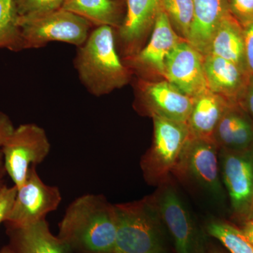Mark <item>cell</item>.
I'll list each match as a JSON object with an SVG mask.
<instances>
[{
  "label": "cell",
  "mask_w": 253,
  "mask_h": 253,
  "mask_svg": "<svg viewBox=\"0 0 253 253\" xmlns=\"http://www.w3.org/2000/svg\"><path fill=\"white\" fill-rule=\"evenodd\" d=\"M116 234L115 205L103 195L88 194L66 208L57 236L73 253H114Z\"/></svg>",
  "instance_id": "obj_1"
},
{
  "label": "cell",
  "mask_w": 253,
  "mask_h": 253,
  "mask_svg": "<svg viewBox=\"0 0 253 253\" xmlns=\"http://www.w3.org/2000/svg\"><path fill=\"white\" fill-rule=\"evenodd\" d=\"M76 48L73 66L89 94L104 96L130 81L131 71L120 57L112 27L93 28L85 42Z\"/></svg>",
  "instance_id": "obj_2"
},
{
  "label": "cell",
  "mask_w": 253,
  "mask_h": 253,
  "mask_svg": "<svg viewBox=\"0 0 253 253\" xmlns=\"http://www.w3.org/2000/svg\"><path fill=\"white\" fill-rule=\"evenodd\" d=\"M114 253H167L161 215L154 198L115 205Z\"/></svg>",
  "instance_id": "obj_3"
},
{
  "label": "cell",
  "mask_w": 253,
  "mask_h": 253,
  "mask_svg": "<svg viewBox=\"0 0 253 253\" xmlns=\"http://www.w3.org/2000/svg\"><path fill=\"white\" fill-rule=\"evenodd\" d=\"M22 49H40L53 42L82 45L93 27L78 15L61 9L38 14L19 16Z\"/></svg>",
  "instance_id": "obj_4"
},
{
  "label": "cell",
  "mask_w": 253,
  "mask_h": 253,
  "mask_svg": "<svg viewBox=\"0 0 253 253\" xmlns=\"http://www.w3.org/2000/svg\"><path fill=\"white\" fill-rule=\"evenodd\" d=\"M152 118L154 139L141 158L140 166L145 180L150 184L161 185L174 172L191 135L186 123L157 116Z\"/></svg>",
  "instance_id": "obj_5"
},
{
  "label": "cell",
  "mask_w": 253,
  "mask_h": 253,
  "mask_svg": "<svg viewBox=\"0 0 253 253\" xmlns=\"http://www.w3.org/2000/svg\"><path fill=\"white\" fill-rule=\"evenodd\" d=\"M50 151L51 143L44 128L35 123L14 127L0 151L6 173L17 189L24 184L31 166L41 164Z\"/></svg>",
  "instance_id": "obj_6"
},
{
  "label": "cell",
  "mask_w": 253,
  "mask_h": 253,
  "mask_svg": "<svg viewBox=\"0 0 253 253\" xmlns=\"http://www.w3.org/2000/svg\"><path fill=\"white\" fill-rule=\"evenodd\" d=\"M219 149L211 139L190 136L173 174L196 184L214 197L223 195Z\"/></svg>",
  "instance_id": "obj_7"
},
{
  "label": "cell",
  "mask_w": 253,
  "mask_h": 253,
  "mask_svg": "<svg viewBox=\"0 0 253 253\" xmlns=\"http://www.w3.org/2000/svg\"><path fill=\"white\" fill-rule=\"evenodd\" d=\"M62 201L57 186L46 184L31 166L24 184L17 189L14 204L4 224L6 227H21L46 219Z\"/></svg>",
  "instance_id": "obj_8"
},
{
  "label": "cell",
  "mask_w": 253,
  "mask_h": 253,
  "mask_svg": "<svg viewBox=\"0 0 253 253\" xmlns=\"http://www.w3.org/2000/svg\"><path fill=\"white\" fill-rule=\"evenodd\" d=\"M221 181L230 199L231 211L240 222L253 214V150L219 149Z\"/></svg>",
  "instance_id": "obj_9"
},
{
  "label": "cell",
  "mask_w": 253,
  "mask_h": 253,
  "mask_svg": "<svg viewBox=\"0 0 253 253\" xmlns=\"http://www.w3.org/2000/svg\"><path fill=\"white\" fill-rule=\"evenodd\" d=\"M160 186L153 198L176 253H203L197 227L184 201L168 181Z\"/></svg>",
  "instance_id": "obj_10"
},
{
  "label": "cell",
  "mask_w": 253,
  "mask_h": 253,
  "mask_svg": "<svg viewBox=\"0 0 253 253\" xmlns=\"http://www.w3.org/2000/svg\"><path fill=\"white\" fill-rule=\"evenodd\" d=\"M137 94L136 107L140 112L176 122L187 123L194 103V98L168 81L141 79L137 84Z\"/></svg>",
  "instance_id": "obj_11"
},
{
  "label": "cell",
  "mask_w": 253,
  "mask_h": 253,
  "mask_svg": "<svg viewBox=\"0 0 253 253\" xmlns=\"http://www.w3.org/2000/svg\"><path fill=\"white\" fill-rule=\"evenodd\" d=\"M148 44L137 54L123 61L126 67L139 76L151 73L163 76L168 56L180 42L184 41L174 31L162 9L158 12Z\"/></svg>",
  "instance_id": "obj_12"
},
{
  "label": "cell",
  "mask_w": 253,
  "mask_h": 253,
  "mask_svg": "<svg viewBox=\"0 0 253 253\" xmlns=\"http://www.w3.org/2000/svg\"><path fill=\"white\" fill-rule=\"evenodd\" d=\"M204 61V55L182 41L168 56L163 76L184 94L196 98L208 89Z\"/></svg>",
  "instance_id": "obj_13"
},
{
  "label": "cell",
  "mask_w": 253,
  "mask_h": 253,
  "mask_svg": "<svg viewBox=\"0 0 253 253\" xmlns=\"http://www.w3.org/2000/svg\"><path fill=\"white\" fill-rule=\"evenodd\" d=\"M163 0H126V14L118 29V38L126 59L141 49L146 33L154 26Z\"/></svg>",
  "instance_id": "obj_14"
},
{
  "label": "cell",
  "mask_w": 253,
  "mask_h": 253,
  "mask_svg": "<svg viewBox=\"0 0 253 253\" xmlns=\"http://www.w3.org/2000/svg\"><path fill=\"white\" fill-rule=\"evenodd\" d=\"M204 71L209 90L239 104L249 83V73L235 63L219 56H204Z\"/></svg>",
  "instance_id": "obj_15"
},
{
  "label": "cell",
  "mask_w": 253,
  "mask_h": 253,
  "mask_svg": "<svg viewBox=\"0 0 253 253\" xmlns=\"http://www.w3.org/2000/svg\"><path fill=\"white\" fill-rule=\"evenodd\" d=\"M9 246L14 253H73L52 234L46 219L21 227H6Z\"/></svg>",
  "instance_id": "obj_16"
},
{
  "label": "cell",
  "mask_w": 253,
  "mask_h": 253,
  "mask_svg": "<svg viewBox=\"0 0 253 253\" xmlns=\"http://www.w3.org/2000/svg\"><path fill=\"white\" fill-rule=\"evenodd\" d=\"M213 140L219 149L253 150V123L239 104H231L218 123Z\"/></svg>",
  "instance_id": "obj_17"
},
{
  "label": "cell",
  "mask_w": 253,
  "mask_h": 253,
  "mask_svg": "<svg viewBox=\"0 0 253 253\" xmlns=\"http://www.w3.org/2000/svg\"><path fill=\"white\" fill-rule=\"evenodd\" d=\"M194 18L187 42L204 56L209 52L214 32L229 11L227 0H193Z\"/></svg>",
  "instance_id": "obj_18"
},
{
  "label": "cell",
  "mask_w": 253,
  "mask_h": 253,
  "mask_svg": "<svg viewBox=\"0 0 253 253\" xmlns=\"http://www.w3.org/2000/svg\"><path fill=\"white\" fill-rule=\"evenodd\" d=\"M232 104L235 103L228 101L208 89L196 96L186 123L190 135L194 138L213 140L214 131L221 116Z\"/></svg>",
  "instance_id": "obj_19"
},
{
  "label": "cell",
  "mask_w": 253,
  "mask_h": 253,
  "mask_svg": "<svg viewBox=\"0 0 253 253\" xmlns=\"http://www.w3.org/2000/svg\"><path fill=\"white\" fill-rule=\"evenodd\" d=\"M208 54L228 60L248 73L245 56L244 28L229 11L224 15L214 32Z\"/></svg>",
  "instance_id": "obj_20"
},
{
  "label": "cell",
  "mask_w": 253,
  "mask_h": 253,
  "mask_svg": "<svg viewBox=\"0 0 253 253\" xmlns=\"http://www.w3.org/2000/svg\"><path fill=\"white\" fill-rule=\"evenodd\" d=\"M61 8L84 18L94 28L108 26L118 29L122 23L114 0H65Z\"/></svg>",
  "instance_id": "obj_21"
},
{
  "label": "cell",
  "mask_w": 253,
  "mask_h": 253,
  "mask_svg": "<svg viewBox=\"0 0 253 253\" xmlns=\"http://www.w3.org/2000/svg\"><path fill=\"white\" fill-rule=\"evenodd\" d=\"M15 0H0V49L23 51Z\"/></svg>",
  "instance_id": "obj_22"
},
{
  "label": "cell",
  "mask_w": 253,
  "mask_h": 253,
  "mask_svg": "<svg viewBox=\"0 0 253 253\" xmlns=\"http://www.w3.org/2000/svg\"><path fill=\"white\" fill-rule=\"evenodd\" d=\"M208 234L215 238L230 253H253V246L239 227L221 220H213L207 225Z\"/></svg>",
  "instance_id": "obj_23"
},
{
  "label": "cell",
  "mask_w": 253,
  "mask_h": 253,
  "mask_svg": "<svg viewBox=\"0 0 253 253\" xmlns=\"http://www.w3.org/2000/svg\"><path fill=\"white\" fill-rule=\"evenodd\" d=\"M161 9L167 14L176 33L187 41L194 18L193 0H163Z\"/></svg>",
  "instance_id": "obj_24"
},
{
  "label": "cell",
  "mask_w": 253,
  "mask_h": 253,
  "mask_svg": "<svg viewBox=\"0 0 253 253\" xmlns=\"http://www.w3.org/2000/svg\"><path fill=\"white\" fill-rule=\"evenodd\" d=\"M18 16L38 14L61 9L65 0H15Z\"/></svg>",
  "instance_id": "obj_25"
},
{
  "label": "cell",
  "mask_w": 253,
  "mask_h": 253,
  "mask_svg": "<svg viewBox=\"0 0 253 253\" xmlns=\"http://www.w3.org/2000/svg\"><path fill=\"white\" fill-rule=\"evenodd\" d=\"M229 12L244 27L253 22V0H227Z\"/></svg>",
  "instance_id": "obj_26"
},
{
  "label": "cell",
  "mask_w": 253,
  "mask_h": 253,
  "mask_svg": "<svg viewBox=\"0 0 253 253\" xmlns=\"http://www.w3.org/2000/svg\"><path fill=\"white\" fill-rule=\"evenodd\" d=\"M17 193L16 186H9L0 182V224L4 223L9 215Z\"/></svg>",
  "instance_id": "obj_27"
},
{
  "label": "cell",
  "mask_w": 253,
  "mask_h": 253,
  "mask_svg": "<svg viewBox=\"0 0 253 253\" xmlns=\"http://www.w3.org/2000/svg\"><path fill=\"white\" fill-rule=\"evenodd\" d=\"M245 56L250 76H253V22L244 26Z\"/></svg>",
  "instance_id": "obj_28"
},
{
  "label": "cell",
  "mask_w": 253,
  "mask_h": 253,
  "mask_svg": "<svg viewBox=\"0 0 253 253\" xmlns=\"http://www.w3.org/2000/svg\"><path fill=\"white\" fill-rule=\"evenodd\" d=\"M239 104L253 123V76H250L249 83L239 100Z\"/></svg>",
  "instance_id": "obj_29"
},
{
  "label": "cell",
  "mask_w": 253,
  "mask_h": 253,
  "mask_svg": "<svg viewBox=\"0 0 253 253\" xmlns=\"http://www.w3.org/2000/svg\"><path fill=\"white\" fill-rule=\"evenodd\" d=\"M14 129V125L9 116L0 112V149Z\"/></svg>",
  "instance_id": "obj_30"
},
{
  "label": "cell",
  "mask_w": 253,
  "mask_h": 253,
  "mask_svg": "<svg viewBox=\"0 0 253 253\" xmlns=\"http://www.w3.org/2000/svg\"><path fill=\"white\" fill-rule=\"evenodd\" d=\"M241 225L240 229L253 246V214L241 222Z\"/></svg>",
  "instance_id": "obj_31"
},
{
  "label": "cell",
  "mask_w": 253,
  "mask_h": 253,
  "mask_svg": "<svg viewBox=\"0 0 253 253\" xmlns=\"http://www.w3.org/2000/svg\"><path fill=\"white\" fill-rule=\"evenodd\" d=\"M6 170H5L4 161H3V156L0 151V182H1L3 176H4Z\"/></svg>",
  "instance_id": "obj_32"
},
{
  "label": "cell",
  "mask_w": 253,
  "mask_h": 253,
  "mask_svg": "<svg viewBox=\"0 0 253 253\" xmlns=\"http://www.w3.org/2000/svg\"><path fill=\"white\" fill-rule=\"evenodd\" d=\"M0 253H14L13 252L12 250L9 245H6V246H3L1 249H0Z\"/></svg>",
  "instance_id": "obj_33"
},
{
  "label": "cell",
  "mask_w": 253,
  "mask_h": 253,
  "mask_svg": "<svg viewBox=\"0 0 253 253\" xmlns=\"http://www.w3.org/2000/svg\"><path fill=\"white\" fill-rule=\"evenodd\" d=\"M211 253H222L219 252V251H212V252H211Z\"/></svg>",
  "instance_id": "obj_34"
}]
</instances>
